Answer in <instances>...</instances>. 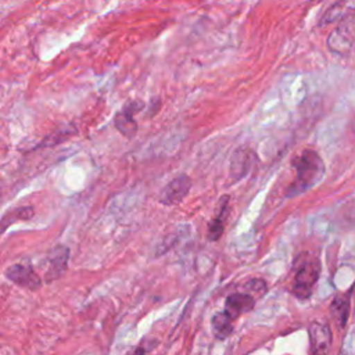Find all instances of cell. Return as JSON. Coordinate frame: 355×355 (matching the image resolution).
<instances>
[{
    "mask_svg": "<svg viewBox=\"0 0 355 355\" xmlns=\"http://www.w3.org/2000/svg\"><path fill=\"white\" fill-rule=\"evenodd\" d=\"M255 305V300L250 293L230 294L225 301V312L234 320L245 312H250Z\"/></svg>",
    "mask_w": 355,
    "mask_h": 355,
    "instance_id": "cell-9",
    "label": "cell"
},
{
    "mask_svg": "<svg viewBox=\"0 0 355 355\" xmlns=\"http://www.w3.org/2000/svg\"><path fill=\"white\" fill-rule=\"evenodd\" d=\"M352 39L349 36V29L347 26H340L334 29L327 40L329 47L336 53H344L348 51L351 47Z\"/></svg>",
    "mask_w": 355,
    "mask_h": 355,
    "instance_id": "cell-13",
    "label": "cell"
},
{
    "mask_svg": "<svg viewBox=\"0 0 355 355\" xmlns=\"http://www.w3.org/2000/svg\"><path fill=\"white\" fill-rule=\"evenodd\" d=\"M4 275L14 284H17V286H19L22 288L31 290V291L39 290L42 287V284H43V280L33 270V268L31 265L15 263V265L7 268Z\"/></svg>",
    "mask_w": 355,
    "mask_h": 355,
    "instance_id": "cell-3",
    "label": "cell"
},
{
    "mask_svg": "<svg viewBox=\"0 0 355 355\" xmlns=\"http://www.w3.org/2000/svg\"><path fill=\"white\" fill-rule=\"evenodd\" d=\"M190 184H191V182H190L189 176H186V175H182L176 179H173L162 189V191L159 194V201L165 205H173V204L180 202L189 193Z\"/></svg>",
    "mask_w": 355,
    "mask_h": 355,
    "instance_id": "cell-7",
    "label": "cell"
},
{
    "mask_svg": "<svg viewBox=\"0 0 355 355\" xmlns=\"http://www.w3.org/2000/svg\"><path fill=\"white\" fill-rule=\"evenodd\" d=\"M35 215V209L32 207H17L7 211L0 219V236L7 230V227L17 220H28Z\"/></svg>",
    "mask_w": 355,
    "mask_h": 355,
    "instance_id": "cell-11",
    "label": "cell"
},
{
    "mask_svg": "<svg viewBox=\"0 0 355 355\" xmlns=\"http://www.w3.org/2000/svg\"><path fill=\"white\" fill-rule=\"evenodd\" d=\"M211 329L216 338L223 340L229 337L233 331V319L225 311L218 312L211 319Z\"/></svg>",
    "mask_w": 355,
    "mask_h": 355,
    "instance_id": "cell-12",
    "label": "cell"
},
{
    "mask_svg": "<svg viewBox=\"0 0 355 355\" xmlns=\"http://www.w3.org/2000/svg\"><path fill=\"white\" fill-rule=\"evenodd\" d=\"M247 287L250 290V293H257L258 295L263 294L266 291V284L263 280L261 279H252L247 283Z\"/></svg>",
    "mask_w": 355,
    "mask_h": 355,
    "instance_id": "cell-15",
    "label": "cell"
},
{
    "mask_svg": "<svg viewBox=\"0 0 355 355\" xmlns=\"http://www.w3.org/2000/svg\"><path fill=\"white\" fill-rule=\"evenodd\" d=\"M331 316L337 322V324L344 326L347 319H348V312H349V302L347 298L343 297H336L333 304H331Z\"/></svg>",
    "mask_w": 355,
    "mask_h": 355,
    "instance_id": "cell-14",
    "label": "cell"
},
{
    "mask_svg": "<svg viewBox=\"0 0 355 355\" xmlns=\"http://www.w3.org/2000/svg\"><path fill=\"white\" fill-rule=\"evenodd\" d=\"M355 17V0H338L333 3L320 17L319 26L331 25Z\"/></svg>",
    "mask_w": 355,
    "mask_h": 355,
    "instance_id": "cell-5",
    "label": "cell"
},
{
    "mask_svg": "<svg viewBox=\"0 0 355 355\" xmlns=\"http://www.w3.org/2000/svg\"><path fill=\"white\" fill-rule=\"evenodd\" d=\"M293 165L295 168V180L287 187L286 197H295L319 183L324 175V164L313 150H304Z\"/></svg>",
    "mask_w": 355,
    "mask_h": 355,
    "instance_id": "cell-1",
    "label": "cell"
},
{
    "mask_svg": "<svg viewBox=\"0 0 355 355\" xmlns=\"http://www.w3.org/2000/svg\"><path fill=\"white\" fill-rule=\"evenodd\" d=\"M227 204H229V197H222L219 205H218V216L214 218L209 225H208V230H207V237L211 241H216L223 232V219L227 215Z\"/></svg>",
    "mask_w": 355,
    "mask_h": 355,
    "instance_id": "cell-10",
    "label": "cell"
},
{
    "mask_svg": "<svg viewBox=\"0 0 355 355\" xmlns=\"http://www.w3.org/2000/svg\"><path fill=\"white\" fill-rule=\"evenodd\" d=\"M294 283H293V291L298 298L306 300L311 297L315 283L319 279L320 275V263L316 255H312L309 252L300 254L294 263Z\"/></svg>",
    "mask_w": 355,
    "mask_h": 355,
    "instance_id": "cell-2",
    "label": "cell"
},
{
    "mask_svg": "<svg viewBox=\"0 0 355 355\" xmlns=\"http://www.w3.org/2000/svg\"><path fill=\"white\" fill-rule=\"evenodd\" d=\"M141 105L143 104L137 101L128 103L119 112H116L114 118V125L119 130V133L123 135L125 137H133L136 135L137 123L133 118V114L137 112L141 108Z\"/></svg>",
    "mask_w": 355,
    "mask_h": 355,
    "instance_id": "cell-6",
    "label": "cell"
},
{
    "mask_svg": "<svg viewBox=\"0 0 355 355\" xmlns=\"http://www.w3.org/2000/svg\"><path fill=\"white\" fill-rule=\"evenodd\" d=\"M68 261H69V248L68 247H65L62 244L53 247L47 254L49 269L46 273V282H53L55 279H60L68 268Z\"/></svg>",
    "mask_w": 355,
    "mask_h": 355,
    "instance_id": "cell-4",
    "label": "cell"
},
{
    "mask_svg": "<svg viewBox=\"0 0 355 355\" xmlns=\"http://www.w3.org/2000/svg\"><path fill=\"white\" fill-rule=\"evenodd\" d=\"M309 341H311V352L320 354L326 352L331 344V331L329 324L322 322H312L309 324Z\"/></svg>",
    "mask_w": 355,
    "mask_h": 355,
    "instance_id": "cell-8",
    "label": "cell"
}]
</instances>
